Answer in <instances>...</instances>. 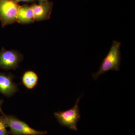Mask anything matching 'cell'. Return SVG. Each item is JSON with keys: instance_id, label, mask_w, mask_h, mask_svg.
<instances>
[{"instance_id": "9", "label": "cell", "mask_w": 135, "mask_h": 135, "mask_svg": "<svg viewBox=\"0 0 135 135\" xmlns=\"http://www.w3.org/2000/svg\"><path fill=\"white\" fill-rule=\"evenodd\" d=\"M38 80L36 73L31 70L26 71L24 73L22 77V84L27 89H32L35 88Z\"/></svg>"}, {"instance_id": "4", "label": "cell", "mask_w": 135, "mask_h": 135, "mask_svg": "<svg viewBox=\"0 0 135 135\" xmlns=\"http://www.w3.org/2000/svg\"><path fill=\"white\" fill-rule=\"evenodd\" d=\"M20 7L15 0H0V21L3 27L17 22Z\"/></svg>"}, {"instance_id": "6", "label": "cell", "mask_w": 135, "mask_h": 135, "mask_svg": "<svg viewBox=\"0 0 135 135\" xmlns=\"http://www.w3.org/2000/svg\"><path fill=\"white\" fill-rule=\"evenodd\" d=\"M13 78L12 74L0 73V93L5 96H12L18 90Z\"/></svg>"}, {"instance_id": "13", "label": "cell", "mask_w": 135, "mask_h": 135, "mask_svg": "<svg viewBox=\"0 0 135 135\" xmlns=\"http://www.w3.org/2000/svg\"></svg>"}, {"instance_id": "8", "label": "cell", "mask_w": 135, "mask_h": 135, "mask_svg": "<svg viewBox=\"0 0 135 135\" xmlns=\"http://www.w3.org/2000/svg\"><path fill=\"white\" fill-rule=\"evenodd\" d=\"M35 21L33 10L31 6H20L18 12L17 22L22 24H27Z\"/></svg>"}, {"instance_id": "3", "label": "cell", "mask_w": 135, "mask_h": 135, "mask_svg": "<svg viewBox=\"0 0 135 135\" xmlns=\"http://www.w3.org/2000/svg\"><path fill=\"white\" fill-rule=\"evenodd\" d=\"M82 96L81 95L77 98L75 105L71 109L54 113L55 117L61 126L67 127L72 130H78L77 124L81 118L78 103Z\"/></svg>"}, {"instance_id": "5", "label": "cell", "mask_w": 135, "mask_h": 135, "mask_svg": "<svg viewBox=\"0 0 135 135\" xmlns=\"http://www.w3.org/2000/svg\"><path fill=\"white\" fill-rule=\"evenodd\" d=\"M23 59V55L18 51L2 48L0 51V68L5 70H16Z\"/></svg>"}, {"instance_id": "11", "label": "cell", "mask_w": 135, "mask_h": 135, "mask_svg": "<svg viewBox=\"0 0 135 135\" xmlns=\"http://www.w3.org/2000/svg\"><path fill=\"white\" fill-rule=\"evenodd\" d=\"M3 100H0V112L2 114H4L3 113V112L2 109V106L3 103Z\"/></svg>"}, {"instance_id": "1", "label": "cell", "mask_w": 135, "mask_h": 135, "mask_svg": "<svg viewBox=\"0 0 135 135\" xmlns=\"http://www.w3.org/2000/svg\"><path fill=\"white\" fill-rule=\"evenodd\" d=\"M121 42L116 40L113 41L109 52L103 60L99 70L97 72L92 74L94 80L98 79L100 75L111 70L118 71L120 65Z\"/></svg>"}, {"instance_id": "10", "label": "cell", "mask_w": 135, "mask_h": 135, "mask_svg": "<svg viewBox=\"0 0 135 135\" xmlns=\"http://www.w3.org/2000/svg\"><path fill=\"white\" fill-rule=\"evenodd\" d=\"M7 127L1 116H0V135H8Z\"/></svg>"}, {"instance_id": "2", "label": "cell", "mask_w": 135, "mask_h": 135, "mask_svg": "<svg viewBox=\"0 0 135 135\" xmlns=\"http://www.w3.org/2000/svg\"><path fill=\"white\" fill-rule=\"evenodd\" d=\"M1 116L6 126L9 128L10 133L12 135H45L47 134L46 131L34 129L15 116L4 114Z\"/></svg>"}, {"instance_id": "12", "label": "cell", "mask_w": 135, "mask_h": 135, "mask_svg": "<svg viewBox=\"0 0 135 135\" xmlns=\"http://www.w3.org/2000/svg\"><path fill=\"white\" fill-rule=\"evenodd\" d=\"M34 0H27V2H32Z\"/></svg>"}, {"instance_id": "7", "label": "cell", "mask_w": 135, "mask_h": 135, "mask_svg": "<svg viewBox=\"0 0 135 135\" xmlns=\"http://www.w3.org/2000/svg\"><path fill=\"white\" fill-rule=\"evenodd\" d=\"M31 7L33 10L35 20L42 21L49 19L50 17L53 3L47 2L39 5L33 4Z\"/></svg>"}]
</instances>
